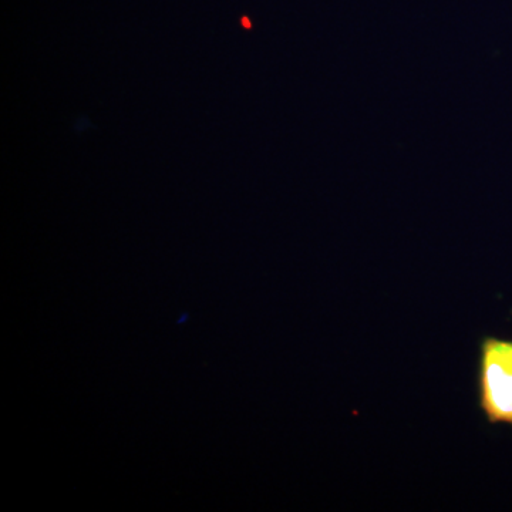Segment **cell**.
I'll return each mask as SVG.
<instances>
[{
    "label": "cell",
    "mask_w": 512,
    "mask_h": 512,
    "mask_svg": "<svg viewBox=\"0 0 512 512\" xmlns=\"http://www.w3.org/2000/svg\"><path fill=\"white\" fill-rule=\"evenodd\" d=\"M477 394L478 407L487 423L512 429V339H481Z\"/></svg>",
    "instance_id": "1"
}]
</instances>
